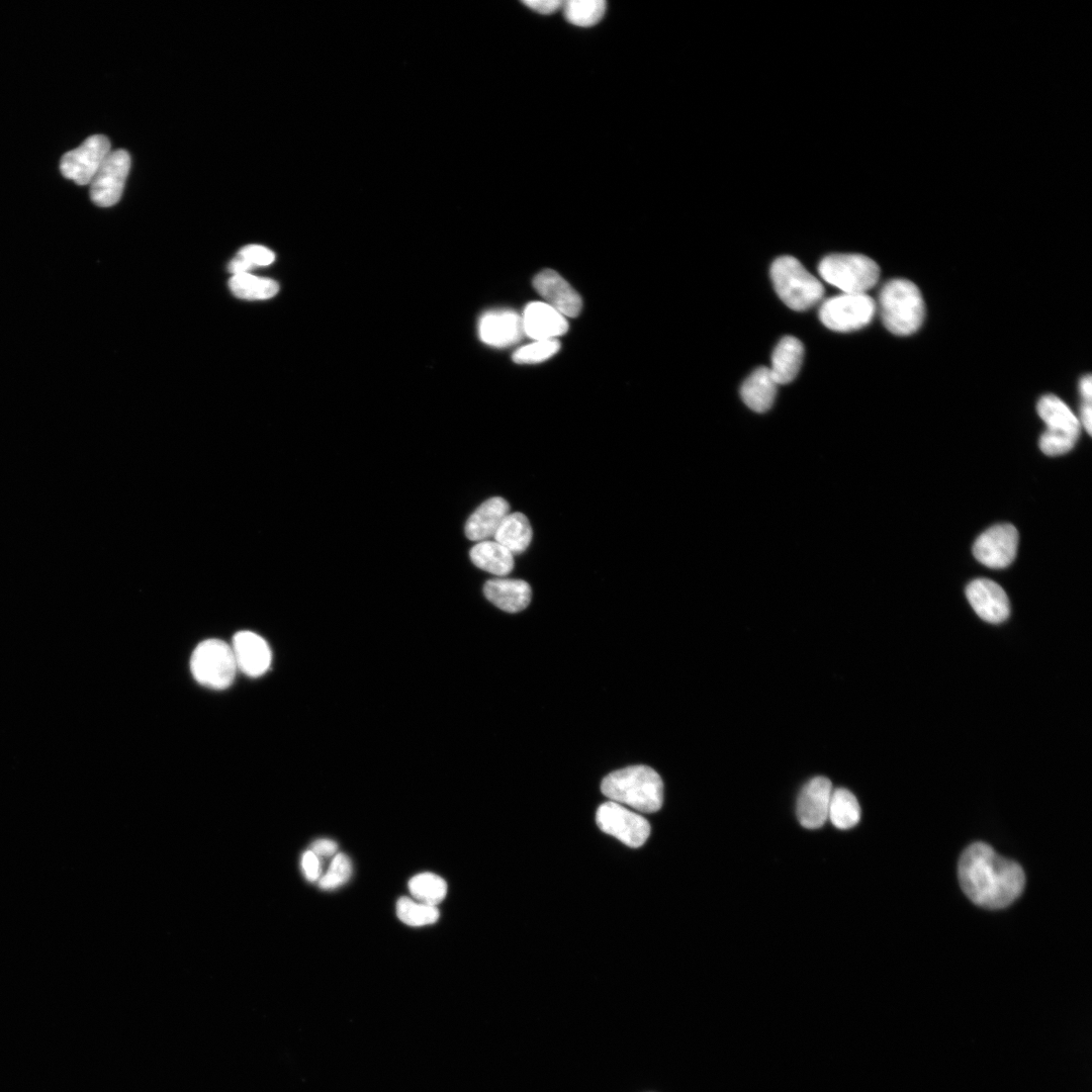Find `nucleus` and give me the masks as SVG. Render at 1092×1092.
<instances>
[{
    "label": "nucleus",
    "mask_w": 1092,
    "mask_h": 1092,
    "mask_svg": "<svg viewBox=\"0 0 1092 1092\" xmlns=\"http://www.w3.org/2000/svg\"><path fill=\"white\" fill-rule=\"evenodd\" d=\"M958 873L961 887L969 899L989 909L1010 905L1025 885L1022 868L983 842H975L963 851Z\"/></svg>",
    "instance_id": "obj_1"
},
{
    "label": "nucleus",
    "mask_w": 1092,
    "mask_h": 1092,
    "mask_svg": "<svg viewBox=\"0 0 1092 1092\" xmlns=\"http://www.w3.org/2000/svg\"><path fill=\"white\" fill-rule=\"evenodd\" d=\"M601 791L610 801L642 813H654L663 803L662 780L647 765L627 766L609 774L602 781Z\"/></svg>",
    "instance_id": "obj_2"
},
{
    "label": "nucleus",
    "mask_w": 1092,
    "mask_h": 1092,
    "mask_svg": "<svg viewBox=\"0 0 1092 1092\" xmlns=\"http://www.w3.org/2000/svg\"><path fill=\"white\" fill-rule=\"evenodd\" d=\"M878 308L886 329L898 336L915 333L925 316V304L919 288L902 278L884 284L879 293Z\"/></svg>",
    "instance_id": "obj_3"
},
{
    "label": "nucleus",
    "mask_w": 1092,
    "mask_h": 1092,
    "mask_svg": "<svg viewBox=\"0 0 1092 1092\" xmlns=\"http://www.w3.org/2000/svg\"><path fill=\"white\" fill-rule=\"evenodd\" d=\"M769 272L776 293L794 310H807L823 297L821 282L792 256L777 258Z\"/></svg>",
    "instance_id": "obj_4"
},
{
    "label": "nucleus",
    "mask_w": 1092,
    "mask_h": 1092,
    "mask_svg": "<svg viewBox=\"0 0 1092 1092\" xmlns=\"http://www.w3.org/2000/svg\"><path fill=\"white\" fill-rule=\"evenodd\" d=\"M818 272L843 293H866L880 277L878 264L861 254L828 255L820 261Z\"/></svg>",
    "instance_id": "obj_5"
},
{
    "label": "nucleus",
    "mask_w": 1092,
    "mask_h": 1092,
    "mask_svg": "<svg viewBox=\"0 0 1092 1092\" xmlns=\"http://www.w3.org/2000/svg\"><path fill=\"white\" fill-rule=\"evenodd\" d=\"M190 670L204 687L215 690L229 688L238 670L231 645L219 639L200 642L191 655Z\"/></svg>",
    "instance_id": "obj_6"
},
{
    "label": "nucleus",
    "mask_w": 1092,
    "mask_h": 1092,
    "mask_svg": "<svg viewBox=\"0 0 1092 1092\" xmlns=\"http://www.w3.org/2000/svg\"><path fill=\"white\" fill-rule=\"evenodd\" d=\"M877 304L867 293H842L822 302L819 320L829 330L847 333L871 323Z\"/></svg>",
    "instance_id": "obj_7"
},
{
    "label": "nucleus",
    "mask_w": 1092,
    "mask_h": 1092,
    "mask_svg": "<svg viewBox=\"0 0 1092 1092\" xmlns=\"http://www.w3.org/2000/svg\"><path fill=\"white\" fill-rule=\"evenodd\" d=\"M596 820L603 832L629 847L642 846L650 834V825L642 815L613 801H607L598 808Z\"/></svg>",
    "instance_id": "obj_8"
},
{
    "label": "nucleus",
    "mask_w": 1092,
    "mask_h": 1092,
    "mask_svg": "<svg viewBox=\"0 0 1092 1092\" xmlns=\"http://www.w3.org/2000/svg\"><path fill=\"white\" fill-rule=\"evenodd\" d=\"M110 152L107 136L90 135L79 147L63 155L60 161L61 173L78 185H88Z\"/></svg>",
    "instance_id": "obj_9"
},
{
    "label": "nucleus",
    "mask_w": 1092,
    "mask_h": 1092,
    "mask_svg": "<svg viewBox=\"0 0 1092 1092\" xmlns=\"http://www.w3.org/2000/svg\"><path fill=\"white\" fill-rule=\"evenodd\" d=\"M129 168L130 156L125 150L111 151L89 184L93 203L100 207L116 204L122 195Z\"/></svg>",
    "instance_id": "obj_10"
},
{
    "label": "nucleus",
    "mask_w": 1092,
    "mask_h": 1092,
    "mask_svg": "<svg viewBox=\"0 0 1092 1092\" xmlns=\"http://www.w3.org/2000/svg\"><path fill=\"white\" fill-rule=\"evenodd\" d=\"M1018 532L1011 524H998L983 532L973 545L976 559L990 568L1010 565L1017 552Z\"/></svg>",
    "instance_id": "obj_11"
},
{
    "label": "nucleus",
    "mask_w": 1092,
    "mask_h": 1092,
    "mask_svg": "<svg viewBox=\"0 0 1092 1092\" xmlns=\"http://www.w3.org/2000/svg\"><path fill=\"white\" fill-rule=\"evenodd\" d=\"M966 596L976 614L988 623H1002L1010 615V603L1005 590L991 579L972 580L966 587Z\"/></svg>",
    "instance_id": "obj_12"
},
{
    "label": "nucleus",
    "mask_w": 1092,
    "mask_h": 1092,
    "mask_svg": "<svg viewBox=\"0 0 1092 1092\" xmlns=\"http://www.w3.org/2000/svg\"><path fill=\"white\" fill-rule=\"evenodd\" d=\"M832 784L825 777H815L801 790L797 802V817L807 829H817L828 819Z\"/></svg>",
    "instance_id": "obj_13"
},
{
    "label": "nucleus",
    "mask_w": 1092,
    "mask_h": 1092,
    "mask_svg": "<svg viewBox=\"0 0 1092 1092\" xmlns=\"http://www.w3.org/2000/svg\"><path fill=\"white\" fill-rule=\"evenodd\" d=\"M533 286L546 300V303L562 315L574 317L581 310L582 302L578 293L557 272L545 269L533 280Z\"/></svg>",
    "instance_id": "obj_14"
},
{
    "label": "nucleus",
    "mask_w": 1092,
    "mask_h": 1092,
    "mask_svg": "<svg viewBox=\"0 0 1092 1092\" xmlns=\"http://www.w3.org/2000/svg\"><path fill=\"white\" fill-rule=\"evenodd\" d=\"M480 340L492 347H508L518 343L523 335L522 316L511 309L491 310L479 320Z\"/></svg>",
    "instance_id": "obj_15"
},
{
    "label": "nucleus",
    "mask_w": 1092,
    "mask_h": 1092,
    "mask_svg": "<svg viewBox=\"0 0 1092 1092\" xmlns=\"http://www.w3.org/2000/svg\"><path fill=\"white\" fill-rule=\"evenodd\" d=\"M238 669L251 677L264 674L271 664L268 643L251 631L238 632L231 645Z\"/></svg>",
    "instance_id": "obj_16"
},
{
    "label": "nucleus",
    "mask_w": 1092,
    "mask_h": 1092,
    "mask_svg": "<svg viewBox=\"0 0 1092 1092\" xmlns=\"http://www.w3.org/2000/svg\"><path fill=\"white\" fill-rule=\"evenodd\" d=\"M522 321L524 334L536 341L554 340L568 330L565 316L546 302L529 303L524 309Z\"/></svg>",
    "instance_id": "obj_17"
},
{
    "label": "nucleus",
    "mask_w": 1092,
    "mask_h": 1092,
    "mask_svg": "<svg viewBox=\"0 0 1092 1092\" xmlns=\"http://www.w3.org/2000/svg\"><path fill=\"white\" fill-rule=\"evenodd\" d=\"M510 514L509 503L493 496L483 502L467 519L465 535L471 541H485L493 537L504 519Z\"/></svg>",
    "instance_id": "obj_18"
},
{
    "label": "nucleus",
    "mask_w": 1092,
    "mask_h": 1092,
    "mask_svg": "<svg viewBox=\"0 0 1092 1092\" xmlns=\"http://www.w3.org/2000/svg\"><path fill=\"white\" fill-rule=\"evenodd\" d=\"M483 593L486 599L498 609L517 613L528 607L532 598V589L528 582L522 579L493 578L485 582Z\"/></svg>",
    "instance_id": "obj_19"
},
{
    "label": "nucleus",
    "mask_w": 1092,
    "mask_h": 1092,
    "mask_svg": "<svg viewBox=\"0 0 1092 1092\" xmlns=\"http://www.w3.org/2000/svg\"><path fill=\"white\" fill-rule=\"evenodd\" d=\"M778 384L768 367H758L743 381L740 395L744 403L756 413H764L772 405Z\"/></svg>",
    "instance_id": "obj_20"
},
{
    "label": "nucleus",
    "mask_w": 1092,
    "mask_h": 1092,
    "mask_svg": "<svg viewBox=\"0 0 1092 1092\" xmlns=\"http://www.w3.org/2000/svg\"><path fill=\"white\" fill-rule=\"evenodd\" d=\"M804 355L802 342L793 337L786 336L780 340L771 354L770 373L777 384H787L793 381L799 373Z\"/></svg>",
    "instance_id": "obj_21"
},
{
    "label": "nucleus",
    "mask_w": 1092,
    "mask_h": 1092,
    "mask_svg": "<svg viewBox=\"0 0 1092 1092\" xmlns=\"http://www.w3.org/2000/svg\"><path fill=\"white\" fill-rule=\"evenodd\" d=\"M1036 410L1040 419L1045 423L1046 430L1079 439L1081 424L1068 404L1060 397L1054 394L1041 396Z\"/></svg>",
    "instance_id": "obj_22"
},
{
    "label": "nucleus",
    "mask_w": 1092,
    "mask_h": 1092,
    "mask_svg": "<svg viewBox=\"0 0 1092 1092\" xmlns=\"http://www.w3.org/2000/svg\"><path fill=\"white\" fill-rule=\"evenodd\" d=\"M469 556L476 567L497 576H505L514 568V554L494 540L477 542Z\"/></svg>",
    "instance_id": "obj_23"
},
{
    "label": "nucleus",
    "mask_w": 1092,
    "mask_h": 1092,
    "mask_svg": "<svg viewBox=\"0 0 1092 1092\" xmlns=\"http://www.w3.org/2000/svg\"><path fill=\"white\" fill-rule=\"evenodd\" d=\"M532 528L528 518L519 512L510 513L496 530L493 539L514 555L524 552L532 540Z\"/></svg>",
    "instance_id": "obj_24"
},
{
    "label": "nucleus",
    "mask_w": 1092,
    "mask_h": 1092,
    "mask_svg": "<svg viewBox=\"0 0 1092 1092\" xmlns=\"http://www.w3.org/2000/svg\"><path fill=\"white\" fill-rule=\"evenodd\" d=\"M828 819L838 829L854 827L860 819V807L854 795L846 789L832 791Z\"/></svg>",
    "instance_id": "obj_25"
},
{
    "label": "nucleus",
    "mask_w": 1092,
    "mask_h": 1092,
    "mask_svg": "<svg viewBox=\"0 0 1092 1092\" xmlns=\"http://www.w3.org/2000/svg\"><path fill=\"white\" fill-rule=\"evenodd\" d=\"M230 289L239 298L268 299L277 294L279 285L276 281L258 277L250 273L233 275L229 282Z\"/></svg>",
    "instance_id": "obj_26"
},
{
    "label": "nucleus",
    "mask_w": 1092,
    "mask_h": 1092,
    "mask_svg": "<svg viewBox=\"0 0 1092 1092\" xmlns=\"http://www.w3.org/2000/svg\"><path fill=\"white\" fill-rule=\"evenodd\" d=\"M607 3L604 0H568L564 1L562 11L565 19L580 27L598 24L604 17Z\"/></svg>",
    "instance_id": "obj_27"
},
{
    "label": "nucleus",
    "mask_w": 1092,
    "mask_h": 1092,
    "mask_svg": "<svg viewBox=\"0 0 1092 1092\" xmlns=\"http://www.w3.org/2000/svg\"><path fill=\"white\" fill-rule=\"evenodd\" d=\"M411 894L420 903L437 906L447 894V884L444 879L433 873H422L413 877L408 882Z\"/></svg>",
    "instance_id": "obj_28"
},
{
    "label": "nucleus",
    "mask_w": 1092,
    "mask_h": 1092,
    "mask_svg": "<svg viewBox=\"0 0 1092 1092\" xmlns=\"http://www.w3.org/2000/svg\"><path fill=\"white\" fill-rule=\"evenodd\" d=\"M396 914L403 923L411 926L432 924L439 918L436 906L418 903L407 897H401L397 901Z\"/></svg>",
    "instance_id": "obj_29"
},
{
    "label": "nucleus",
    "mask_w": 1092,
    "mask_h": 1092,
    "mask_svg": "<svg viewBox=\"0 0 1092 1092\" xmlns=\"http://www.w3.org/2000/svg\"><path fill=\"white\" fill-rule=\"evenodd\" d=\"M559 348L560 344L556 339L536 341L516 350L513 360L520 364L539 363L553 356Z\"/></svg>",
    "instance_id": "obj_30"
},
{
    "label": "nucleus",
    "mask_w": 1092,
    "mask_h": 1092,
    "mask_svg": "<svg viewBox=\"0 0 1092 1092\" xmlns=\"http://www.w3.org/2000/svg\"><path fill=\"white\" fill-rule=\"evenodd\" d=\"M352 875V863L344 853H338L332 860L326 875L320 880V887L325 890L335 889L345 884Z\"/></svg>",
    "instance_id": "obj_31"
},
{
    "label": "nucleus",
    "mask_w": 1092,
    "mask_h": 1092,
    "mask_svg": "<svg viewBox=\"0 0 1092 1092\" xmlns=\"http://www.w3.org/2000/svg\"><path fill=\"white\" fill-rule=\"evenodd\" d=\"M1077 439L1067 434L1045 430L1039 438L1040 450L1049 456L1063 455L1071 451Z\"/></svg>",
    "instance_id": "obj_32"
},
{
    "label": "nucleus",
    "mask_w": 1092,
    "mask_h": 1092,
    "mask_svg": "<svg viewBox=\"0 0 1092 1092\" xmlns=\"http://www.w3.org/2000/svg\"><path fill=\"white\" fill-rule=\"evenodd\" d=\"M254 269L259 266H268L275 260V254L268 248L260 245H248L238 253Z\"/></svg>",
    "instance_id": "obj_33"
},
{
    "label": "nucleus",
    "mask_w": 1092,
    "mask_h": 1092,
    "mask_svg": "<svg viewBox=\"0 0 1092 1092\" xmlns=\"http://www.w3.org/2000/svg\"><path fill=\"white\" fill-rule=\"evenodd\" d=\"M523 3L531 10L542 14H553L559 9H562L564 1L562 0H525Z\"/></svg>",
    "instance_id": "obj_34"
},
{
    "label": "nucleus",
    "mask_w": 1092,
    "mask_h": 1092,
    "mask_svg": "<svg viewBox=\"0 0 1092 1092\" xmlns=\"http://www.w3.org/2000/svg\"><path fill=\"white\" fill-rule=\"evenodd\" d=\"M301 866L308 881L314 882L317 880L321 871L320 860L311 850H307L303 853Z\"/></svg>",
    "instance_id": "obj_35"
},
{
    "label": "nucleus",
    "mask_w": 1092,
    "mask_h": 1092,
    "mask_svg": "<svg viewBox=\"0 0 1092 1092\" xmlns=\"http://www.w3.org/2000/svg\"><path fill=\"white\" fill-rule=\"evenodd\" d=\"M338 849V845L331 839H317L311 844L310 850L316 856H330L333 855Z\"/></svg>",
    "instance_id": "obj_36"
},
{
    "label": "nucleus",
    "mask_w": 1092,
    "mask_h": 1092,
    "mask_svg": "<svg viewBox=\"0 0 1092 1092\" xmlns=\"http://www.w3.org/2000/svg\"><path fill=\"white\" fill-rule=\"evenodd\" d=\"M1080 424L1084 426L1085 430L1091 435L1092 429V405L1091 402H1083L1080 410Z\"/></svg>",
    "instance_id": "obj_37"
},
{
    "label": "nucleus",
    "mask_w": 1092,
    "mask_h": 1092,
    "mask_svg": "<svg viewBox=\"0 0 1092 1092\" xmlns=\"http://www.w3.org/2000/svg\"><path fill=\"white\" fill-rule=\"evenodd\" d=\"M1079 391L1085 402H1091L1092 377L1090 374L1083 376L1079 382Z\"/></svg>",
    "instance_id": "obj_38"
}]
</instances>
